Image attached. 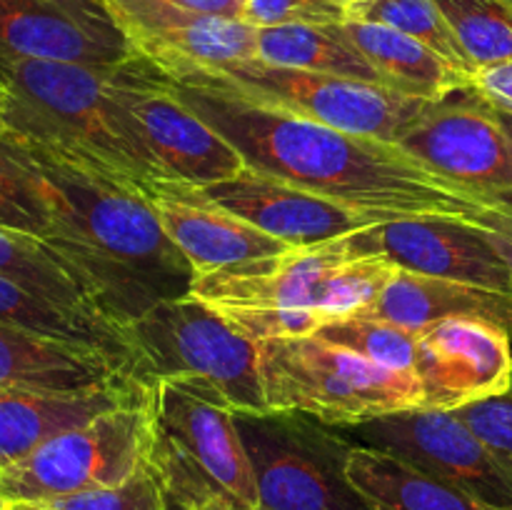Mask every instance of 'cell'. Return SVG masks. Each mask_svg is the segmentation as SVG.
Listing matches in <instances>:
<instances>
[{"mask_svg":"<svg viewBox=\"0 0 512 510\" xmlns=\"http://www.w3.org/2000/svg\"><path fill=\"white\" fill-rule=\"evenodd\" d=\"M160 70L170 93L223 135L245 165L375 218H468L478 195L398 143L363 138L245 98L200 68Z\"/></svg>","mask_w":512,"mask_h":510,"instance_id":"1","label":"cell"},{"mask_svg":"<svg viewBox=\"0 0 512 510\" xmlns=\"http://www.w3.org/2000/svg\"><path fill=\"white\" fill-rule=\"evenodd\" d=\"M10 135L48 195L53 228L40 240L75 275L100 318L120 330L160 300L190 295L193 265L143 193Z\"/></svg>","mask_w":512,"mask_h":510,"instance_id":"2","label":"cell"},{"mask_svg":"<svg viewBox=\"0 0 512 510\" xmlns=\"http://www.w3.org/2000/svg\"><path fill=\"white\" fill-rule=\"evenodd\" d=\"M115 68L0 55L5 123L28 143L148 195L168 178L115 100Z\"/></svg>","mask_w":512,"mask_h":510,"instance_id":"3","label":"cell"},{"mask_svg":"<svg viewBox=\"0 0 512 510\" xmlns=\"http://www.w3.org/2000/svg\"><path fill=\"white\" fill-rule=\"evenodd\" d=\"M148 463L168 510H258L253 465L235 410L198 378L158 380Z\"/></svg>","mask_w":512,"mask_h":510,"instance_id":"4","label":"cell"},{"mask_svg":"<svg viewBox=\"0 0 512 510\" xmlns=\"http://www.w3.org/2000/svg\"><path fill=\"white\" fill-rule=\"evenodd\" d=\"M260 375L270 410L303 413L350 428L423 408L413 370H393L320 335L260 340Z\"/></svg>","mask_w":512,"mask_h":510,"instance_id":"5","label":"cell"},{"mask_svg":"<svg viewBox=\"0 0 512 510\" xmlns=\"http://www.w3.org/2000/svg\"><path fill=\"white\" fill-rule=\"evenodd\" d=\"M128 345L130 375L143 385L198 378L223 393L235 413H265L260 348L235 333L195 295L160 300L120 328Z\"/></svg>","mask_w":512,"mask_h":510,"instance_id":"6","label":"cell"},{"mask_svg":"<svg viewBox=\"0 0 512 510\" xmlns=\"http://www.w3.org/2000/svg\"><path fill=\"white\" fill-rule=\"evenodd\" d=\"M253 465L258 510H373L348 478L353 450L338 428L288 410L235 413Z\"/></svg>","mask_w":512,"mask_h":510,"instance_id":"7","label":"cell"},{"mask_svg":"<svg viewBox=\"0 0 512 510\" xmlns=\"http://www.w3.org/2000/svg\"><path fill=\"white\" fill-rule=\"evenodd\" d=\"M153 443V393L95 415L93 420L45 440L25 458L0 468L5 503L65 498L110 488L138 473Z\"/></svg>","mask_w":512,"mask_h":510,"instance_id":"8","label":"cell"},{"mask_svg":"<svg viewBox=\"0 0 512 510\" xmlns=\"http://www.w3.org/2000/svg\"><path fill=\"white\" fill-rule=\"evenodd\" d=\"M205 73L243 93L245 98L258 100L270 108L288 110L328 128L385 140V143H398L433 103L378 83L283 68L260 58L230 63Z\"/></svg>","mask_w":512,"mask_h":510,"instance_id":"9","label":"cell"},{"mask_svg":"<svg viewBox=\"0 0 512 510\" xmlns=\"http://www.w3.org/2000/svg\"><path fill=\"white\" fill-rule=\"evenodd\" d=\"M338 433L353 445L405 460L480 503L512 510V460L490 448L455 410H403Z\"/></svg>","mask_w":512,"mask_h":510,"instance_id":"10","label":"cell"},{"mask_svg":"<svg viewBox=\"0 0 512 510\" xmlns=\"http://www.w3.org/2000/svg\"><path fill=\"white\" fill-rule=\"evenodd\" d=\"M113 93L135 120L168 180L208 188L245 168L238 150L180 103L160 78L158 65L140 53L115 68Z\"/></svg>","mask_w":512,"mask_h":510,"instance_id":"11","label":"cell"},{"mask_svg":"<svg viewBox=\"0 0 512 510\" xmlns=\"http://www.w3.org/2000/svg\"><path fill=\"white\" fill-rule=\"evenodd\" d=\"M398 145L480 200L512 203V138L475 88L430 103Z\"/></svg>","mask_w":512,"mask_h":510,"instance_id":"12","label":"cell"},{"mask_svg":"<svg viewBox=\"0 0 512 510\" xmlns=\"http://www.w3.org/2000/svg\"><path fill=\"white\" fill-rule=\"evenodd\" d=\"M0 55L120 65L138 50L105 0H0Z\"/></svg>","mask_w":512,"mask_h":510,"instance_id":"13","label":"cell"},{"mask_svg":"<svg viewBox=\"0 0 512 510\" xmlns=\"http://www.w3.org/2000/svg\"><path fill=\"white\" fill-rule=\"evenodd\" d=\"M413 373L425 410L500 398L512 390V338L485 320H440L420 330Z\"/></svg>","mask_w":512,"mask_h":510,"instance_id":"14","label":"cell"},{"mask_svg":"<svg viewBox=\"0 0 512 510\" xmlns=\"http://www.w3.org/2000/svg\"><path fill=\"white\" fill-rule=\"evenodd\" d=\"M348 235L195 275L190 295L215 313L230 308L313 310L328 323L325 295L330 275L358 255Z\"/></svg>","mask_w":512,"mask_h":510,"instance_id":"15","label":"cell"},{"mask_svg":"<svg viewBox=\"0 0 512 510\" xmlns=\"http://www.w3.org/2000/svg\"><path fill=\"white\" fill-rule=\"evenodd\" d=\"M358 255H383L400 270L512 295V275L478 228L460 218L385 220L348 235Z\"/></svg>","mask_w":512,"mask_h":510,"instance_id":"16","label":"cell"},{"mask_svg":"<svg viewBox=\"0 0 512 510\" xmlns=\"http://www.w3.org/2000/svg\"><path fill=\"white\" fill-rule=\"evenodd\" d=\"M203 198L230 210L263 233L283 240L290 248H305L343 238L375 225L378 220L333 203L285 180L263 175L245 165L235 178L198 188Z\"/></svg>","mask_w":512,"mask_h":510,"instance_id":"17","label":"cell"},{"mask_svg":"<svg viewBox=\"0 0 512 510\" xmlns=\"http://www.w3.org/2000/svg\"><path fill=\"white\" fill-rule=\"evenodd\" d=\"M130 43L158 68L215 70L258 58V28L240 18L178 8H110Z\"/></svg>","mask_w":512,"mask_h":510,"instance_id":"18","label":"cell"},{"mask_svg":"<svg viewBox=\"0 0 512 510\" xmlns=\"http://www.w3.org/2000/svg\"><path fill=\"white\" fill-rule=\"evenodd\" d=\"M145 198L153 205L170 240L193 265L195 275L290 250L283 240L210 203L198 188L185 183L160 180Z\"/></svg>","mask_w":512,"mask_h":510,"instance_id":"19","label":"cell"},{"mask_svg":"<svg viewBox=\"0 0 512 510\" xmlns=\"http://www.w3.org/2000/svg\"><path fill=\"white\" fill-rule=\"evenodd\" d=\"M133 378L115 355L0 323V390L80 393Z\"/></svg>","mask_w":512,"mask_h":510,"instance_id":"20","label":"cell"},{"mask_svg":"<svg viewBox=\"0 0 512 510\" xmlns=\"http://www.w3.org/2000/svg\"><path fill=\"white\" fill-rule=\"evenodd\" d=\"M145 393L148 385L135 378L80 393L0 390V468L25 458L53 435L88 423L95 415Z\"/></svg>","mask_w":512,"mask_h":510,"instance_id":"21","label":"cell"},{"mask_svg":"<svg viewBox=\"0 0 512 510\" xmlns=\"http://www.w3.org/2000/svg\"><path fill=\"white\" fill-rule=\"evenodd\" d=\"M360 318H378L403 328L423 330L448 318H473L503 328L512 338V295L455 280L398 270L388 288L370 305L360 308Z\"/></svg>","mask_w":512,"mask_h":510,"instance_id":"22","label":"cell"},{"mask_svg":"<svg viewBox=\"0 0 512 510\" xmlns=\"http://www.w3.org/2000/svg\"><path fill=\"white\" fill-rule=\"evenodd\" d=\"M340 28L373 65L385 88L433 103L473 88V75L453 68L448 60L400 30L358 18H345Z\"/></svg>","mask_w":512,"mask_h":510,"instance_id":"23","label":"cell"},{"mask_svg":"<svg viewBox=\"0 0 512 510\" xmlns=\"http://www.w3.org/2000/svg\"><path fill=\"white\" fill-rule=\"evenodd\" d=\"M348 478L373 510H500L375 448L353 445Z\"/></svg>","mask_w":512,"mask_h":510,"instance_id":"24","label":"cell"},{"mask_svg":"<svg viewBox=\"0 0 512 510\" xmlns=\"http://www.w3.org/2000/svg\"><path fill=\"white\" fill-rule=\"evenodd\" d=\"M258 58L283 68L313 70L383 85L373 65L345 38L340 23L258 28Z\"/></svg>","mask_w":512,"mask_h":510,"instance_id":"25","label":"cell"},{"mask_svg":"<svg viewBox=\"0 0 512 510\" xmlns=\"http://www.w3.org/2000/svg\"><path fill=\"white\" fill-rule=\"evenodd\" d=\"M0 323L18 325V328L70 340V343L93 345V348L120 358L130 368L128 345H125L123 333L113 323L98 318V315L80 313V310H70L38 298L5 275H0Z\"/></svg>","mask_w":512,"mask_h":510,"instance_id":"26","label":"cell"},{"mask_svg":"<svg viewBox=\"0 0 512 510\" xmlns=\"http://www.w3.org/2000/svg\"><path fill=\"white\" fill-rule=\"evenodd\" d=\"M0 275L30 290L38 298L63 308L98 315L90 308L83 288L63 260L40 238L0 225ZM100 318V315H98ZM105 320V318H103Z\"/></svg>","mask_w":512,"mask_h":510,"instance_id":"27","label":"cell"},{"mask_svg":"<svg viewBox=\"0 0 512 510\" xmlns=\"http://www.w3.org/2000/svg\"><path fill=\"white\" fill-rule=\"evenodd\" d=\"M348 18L368 20V23H380L400 30L433 53H438L443 60H448L453 68L475 75L473 63L465 55L463 45L455 38L453 28H450L435 0H368V3L348 8Z\"/></svg>","mask_w":512,"mask_h":510,"instance_id":"28","label":"cell"},{"mask_svg":"<svg viewBox=\"0 0 512 510\" xmlns=\"http://www.w3.org/2000/svg\"><path fill=\"white\" fill-rule=\"evenodd\" d=\"M0 225L45 238L53 228L43 180L10 133L0 138Z\"/></svg>","mask_w":512,"mask_h":510,"instance_id":"29","label":"cell"},{"mask_svg":"<svg viewBox=\"0 0 512 510\" xmlns=\"http://www.w3.org/2000/svg\"><path fill=\"white\" fill-rule=\"evenodd\" d=\"M473 68L512 60V5L508 0H435Z\"/></svg>","mask_w":512,"mask_h":510,"instance_id":"30","label":"cell"},{"mask_svg":"<svg viewBox=\"0 0 512 510\" xmlns=\"http://www.w3.org/2000/svg\"><path fill=\"white\" fill-rule=\"evenodd\" d=\"M315 335L335 345H343L383 368L413 370L420 330L403 328V325L388 323V320L348 315V318L323 325Z\"/></svg>","mask_w":512,"mask_h":510,"instance_id":"31","label":"cell"},{"mask_svg":"<svg viewBox=\"0 0 512 510\" xmlns=\"http://www.w3.org/2000/svg\"><path fill=\"white\" fill-rule=\"evenodd\" d=\"M398 270V265L383 255H355L340 263L328 280V295H325L328 323L348 318L373 303L388 288Z\"/></svg>","mask_w":512,"mask_h":510,"instance_id":"32","label":"cell"},{"mask_svg":"<svg viewBox=\"0 0 512 510\" xmlns=\"http://www.w3.org/2000/svg\"><path fill=\"white\" fill-rule=\"evenodd\" d=\"M45 503L55 510H168L160 480L150 463L118 485L83 490Z\"/></svg>","mask_w":512,"mask_h":510,"instance_id":"33","label":"cell"},{"mask_svg":"<svg viewBox=\"0 0 512 510\" xmlns=\"http://www.w3.org/2000/svg\"><path fill=\"white\" fill-rule=\"evenodd\" d=\"M348 18V8L338 0H243L240 20L253 28L278 25H333Z\"/></svg>","mask_w":512,"mask_h":510,"instance_id":"34","label":"cell"},{"mask_svg":"<svg viewBox=\"0 0 512 510\" xmlns=\"http://www.w3.org/2000/svg\"><path fill=\"white\" fill-rule=\"evenodd\" d=\"M490 448L512 460V393L455 410Z\"/></svg>","mask_w":512,"mask_h":510,"instance_id":"35","label":"cell"},{"mask_svg":"<svg viewBox=\"0 0 512 510\" xmlns=\"http://www.w3.org/2000/svg\"><path fill=\"white\" fill-rule=\"evenodd\" d=\"M463 220L478 228L480 235L498 250V255L505 260L512 275V203L485 200L475 213H470Z\"/></svg>","mask_w":512,"mask_h":510,"instance_id":"36","label":"cell"},{"mask_svg":"<svg viewBox=\"0 0 512 510\" xmlns=\"http://www.w3.org/2000/svg\"><path fill=\"white\" fill-rule=\"evenodd\" d=\"M108 8H178L193 13H213L240 18L243 0H105Z\"/></svg>","mask_w":512,"mask_h":510,"instance_id":"37","label":"cell"},{"mask_svg":"<svg viewBox=\"0 0 512 510\" xmlns=\"http://www.w3.org/2000/svg\"><path fill=\"white\" fill-rule=\"evenodd\" d=\"M473 88L490 103L512 110V60L475 70Z\"/></svg>","mask_w":512,"mask_h":510,"instance_id":"38","label":"cell"},{"mask_svg":"<svg viewBox=\"0 0 512 510\" xmlns=\"http://www.w3.org/2000/svg\"><path fill=\"white\" fill-rule=\"evenodd\" d=\"M488 105H490V110H493L495 118L500 120V125H503V128H505V133H508L510 138H512V110L510 108H500V105L490 103V100H488Z\"/></svg>","mask_w":512,"mask_h":510,"instance_id":"39","label":"cell"},{"mask_svg":"<svg viewBox=\"0 0 512 510\" xmlns=\"http://www.w3.org/2000/svg\"><path fill=\"white\" fill-rule=\"evenodd\" d=\"M5 510H55L48 503H30V500H15V503H5Z\"/></svg>","mask_w":512,"mask_h":510,"instance_id":"40","label":"cell"},{"mask_svg":"<svg viewBox=\"0 0 512 510\" xmlns=\"http://www.w3.org/2000/svg\"><path fill=\"white\" fill-rule=\"evenodd\" d=\"M3 100H5V90L0 88V138L8 133V123H5V115H3Z\"/></svg>","mask_w":512,"mask_h":510,"instance_id":"41","label":"cell"},{"mask_svg":"<svg viewBox=\"0 0 512 510\" xmlns=\"http://www.w3.org/2000/svg\"><path fill=\"white\" fill-rule=\"evenodd\" d=\"M338 3H343L345 8H353V5H360V3H368V0H338Z\"/></svg>","mask_w":512,"mask_h":510,"instance_id":"42","label":"cell"},{"mask_svg":"<svg viewBox=\"0 0 512 510\" xmlns=\"http://www.w3.org/2000/svg\"><path fill=\"white\" fill-rule=\"evenodd\" d=\"M0 510H5V500H3V495H0Z\"/></svg>","mask_w":512,"mask_h":510,"instance_id":"43","label":"cell"},{"mask_svg":"<svg viewBox=\"0 0 512 510\" xmlns=\"http://www.w3.org/2000/svg\"><path fill=\"white\" fill-rule=\"evenodd\" d=\"M508 3H510V5H512V0H508Z\"/></svg>","mask_w":512,"mask_h":510,"instance_id":"44","label":"cell"},{"mask_svg":"<svg viewBox=\"0 0 512 510\" xmlns=\"http://www.w3.org/2000/svg\"><path fill=\"white\" fill-rule=\"evenodd\" d=\"M233 510H240V508H233Z\"/></svg>","mask_w":512,"mask_h":510,"instance_id":"45","label":"cell"}]
</instances>
